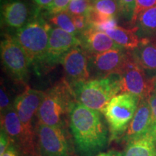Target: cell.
Segmentation results:
<instances>
[{
    "label": "cell",
    "mask_w": 156,
    "mask_h": 156,
    "mask_svg": "<svg viewBox=\"0 0 156 156\" xmlns=\"http://www.w3.org/2000/svg\"><path fill=\"white\" fill-rule=\"evenodd\" d=\"M93 4L91 0H71L67 11L72 16L84 15L86 16Z\"/></svg>",
    "instance_id": "603a6c76"
},
{
    "label": "cell",
    "mask_w": 156,
    "mask_h": 156,
    "mask_svg": "<svg viewBox=\"0 0 156 156\" xmlns=\"http://www.w3.org/2000/svg\"><path fill=\"white\" fill-rule=\"evenodd\" d=\"M92 4L98 12L104 15L116 17L120 13L119 4L114 0H97Z\"/></svg>",
    "instance_id": "7402d4cb"
},
{
    "label": "cell",
    "mask_w": 156,
    "mask_h": 156,
    "mask_svg": "<svg viewBox=\"0 0 156 156\" xmlns=\"http://www.w3.org/2000/svg\"><path fill=\"white\" fill-rule=\"evenodd\" d=\"M61 64L70 86L90 80L89 55L82 46H77L68 51L62 58Z\"/></svg>",
    "instance_id": "8fae6325"
},
{
    "label": "cell",
    "mask_w": 156,
    "mask_h": 156,
    "mask_svg": "<svg viewBox=\"0 0 156 156\" xmlns=\"http://www.w3.org/2000/svg\"><path fill=\"white\" fill-rule=\"evenodd\" d=\"M73 20L80 35L86 30L90 25L86 16L84 15H74L73 16Z\"/></svg>",
    "instance_id": "83f0119b"
},
{
    "label": "cell",
    "mask_w": 156,
    "mask_h": 156,
    "mask_svg": "<svg viewBox=\"0 0 156 156\" xmlns=\"http://www.w3.org/2000/svg\"><path fill=\"white\" fill-rule=\"evenodd\" d=\"M97 156H123L122 154L116 151H110L108 152L99 153Z\"/></svg>",
    "instance_id": "1f68e13d"
},
{
    "label": "cell",
    "mask_w": 156,
    "mask_h": 156,
    "mask_svg": "<svg viewBox=\"0 0 156 156\" xmlns=\"http://www.w3.org/2000/svg\"><path fill=\"white\" fill-rule=\"evenodd\" d=\"M69 126L76 148L83 156H93L106 147L108 131L100 112L76 102L69 114Z\"/></svg>",
    "instance_id": "6da1fadb"
},
{
    "label": "cell",
    "mask_w": 156,
    "mask_h": 156,
    "mask_svg": "<svg viewBox=\"0 0 156 156\" xmlns=\"http://www.w3.org/2000/svg\"><path fill=\"white\" fill-rule=\"evenodd\" d=\"M71 0H54L53 2L46 8L49 15H53L67 11Z\"/></svg>",
    "instance_id": "d4e9b609"
},
{
    "label": "cell",
    "mask_w": 156,
    "mask_h": 156,
    "mask_svg": "<svg viewBox=\"0 0 156 156\" xmlns=\"http://www.w3.org/2000/svg\"><path fill=\"white\" fill-rule=\"evenodd\" d=\"M140 101L133 94L122 93L113 98L103 109L101 113L108 123L111 140L119 138L126 132Z\"/></svg>",
    "instance_id": "5b68a950"
},
{
    "label": "cell",
    "mask_w": 156,
    "mask_h": 156,
    "mask_svg": "<svg viewBox=\"0 0 156 156\" xmlns=\"http://www.w3.org/2000/svg\"><path fill=\"white\" fill-rule=\"evenodd\" d=\"M38 145L44 156H70V149L64 128L38 123Z\"/></svg>",
    "instance_id": "30bf717a"
},
{
    "label": "cell",
    "mask_w": 156,
    "mask_h": 156,
    "mask_svg": "<svg viewBox=\"0 0 156 156\" xmlns=\"http://www.w3.org/2000/svg\"><path fill=\"white\" fill-rule=\"evenodd\" d=\"M122 93H128L137 96L140 100L149 98L154 90L153 77H149L138 65L128 51V56L119 75Z\"/></svg>",
    "instance_id": "52a82bcc"
},
{
    "label": "cell",
    "mask_w": 156,
    "mask_h": 156,
    "mask_svg": "<svg viewBox=\"0 0 156 156\" xmlns=\"http://www.w3.org/2000/svg\"><path fill=\"white\" fill-rule=\"evenodd\" d=\"M2 15L7 26L19 30L25 25L28 17V9L21 1L12 0L2 5Z\"/></svg>",
    "instance_id": "e0dca14e"
},
{
    "label": "cell",
    "mask_w": 156,
    "mask_h": 156,
    "mask_svg": "<svg viewBox=\"0 0 156 156\" xmlns=\"http://www.w3.org/2000/svg\"><path fill=\"white\" fill-rule=\"evenodd\" d=\"M77 102L73 90L65 79L44 92L37 118L38 123L64 128Z\"/></svg>",
    "instance_id": "7a4b0ae2"
},
{
    "label": "cell",
    "mask_w": 156,
    "mask_h": 156,
    "mask_svg": "<svg viewBox=\"0 0 156 156\" xmlns=\"http://www.w3.org/2000/svg\"><path fill=\"white\" fill-rule=\"evenodd\" d=\"M123 156H156V134L150 130L127 142Z\"/></svg>",
    "instance_id": "ac0fdd59"
},
{
    "label": "cell",
    "mask_w": 156,
    "mask_h": 156,
    "mask_svg": "<svg viewBox=\"0 0 156 156\" xmlns=\"http://www.w3.org/2000/svg\"><path fill=\"white\" fill-rule=\"evenodd\" d=\"M95 1H97V0H91V2H92V3L94 2H95Z\"/></svg>",
    "instance_id": "d590c367"
},
{
    "label": "cell",
    "mask_w": 156,
    "mask_h": 156,
    "mask_svg": "<svg viewBox=\"0 0 156 156\" xmlns=\"http://www.w3.org/2000/svg\"><path fill=\"white\" fill-rule=\"evenodd\" d=\"M51 28L48 23L38 17L17 30L15 38L37 71L41 69L46 56Z\"/></svg>",
    "instance_id": "277c9868"
},
{
    "label": "cell",
    "mask_w": 156,
    "mask_h": 156,
    "mask_svg": "<svg viewBox=\"0 0 156 156\" xmlns=\"http://www.w3.org/2000/svg\"><path fill=\"white\" fill-rule=\"evenodd\" d=\"M76 101L87 108L101 112L119 93H121L120 76L114 75L96 78L72 86Z\"/></svg>",
    "instance_id": "3957f363"
},
{
    "label": "cell",
    "mask_w": 156,
    "mask_h": 156,
    "mask_svg": "<svg viewBox=\"0 0 156 156\" xmlns=\"http://www.w3.org/2000/svg\"><path fill=\"white\" fill-rule=\"evenodd\" d=\"M137 27L133 29H126L118 26L109 29L105 33L112 39L117 45L126 50H134L138 47L142 39L136 34Z\"/></svg>",
    "instance_id": "d6986e66"
},
{
    "label": "cell",
    "mask_w": 156,
    "mask_h": 156,
    "mask_svg": "<svg viewBox=\"0 0 156 156\" xmlns=\"http://www.w3.org/2000/svg\"><path fill=\"white\" fill-rule=\"evenodd\" d=\"M151 108L147 99L140 101L137 109L126 130L124 140L129 142L140 137L151 130Z\"/></svg>",
    "instance_id": "5bb4252c"
},
{
    "label": "cell",
    "mask_w": 156,
    "mask_h": 156,
    "mask_svg": "<svg viewBox=\"0 0 156 156\" xmlns=\"http://www.w3.org/2000/svg\"><path fill=\"white\" fill-rule=\"evenodd\" d=\"M137 28L147 36L156 35V6L143 11L137 20Z\"/></svg>",
    "instance_id": "ffe728a7"
},
{
    "label": "cell",
    "mask_w": 156,
    "mask_h": 156,
    "mask_svg": "<svg viewBox=\"0 0 156 156\" xmlns=\"http://www.w3.org/2000/svg\"><path fill=\"white\" fill-rule=\"evenodd\" d=\"M80 39L82 48L89 56L122 48L104 31L98 30L93 25H89L88 28L82 33Z\"/></svg>",
    "instance_id": "4fadbf2b"
},
{
    "label": "cell",
    "mask_w": 156,
    "mask_h": 156,
    "mask_svg": "<svg viewBox=\"0 0 156 156\" xmlns=\"http://www.w3.org/2000/svg\"><path fill=\"white\" fill-rule=\"evenodd\" d=\"M12 106L10 105L9 95L6 92L5 87L3 85L1 86L0 90V108H1V114H3L6 111L8 110Z\"/></svg>",
    "instance_id": "f1b7e54d"
},
{
    "label": "cell",
    "mask_w": 156,
    "mask_h": 156,
    "mask_svg": "<svg viewBox=\"0 0 156 156\" xmlns=\"http://www.w3.org/2000/svg\"><path fill=\"white\" fill-rule=\"evenodd\" d=\"M119 7L120 13L126 19L132 20L135 9V0H121Z\"/></svg>",
    "instance_id": "484cf974"
},
{
    "label": "cell",
    "mask_w": 156,
    "mask_h": 156,
    "mask_svg": "<svg viewBox=\"0 0 156 156\" xmlns=\"http://www.w3.org/2000/svg\"><path fill=\"white\" fill-rule=\"evenodd\" d=\"M77 46H81L80 38L62 29L51 26L49 31L47 51L41 67L50 68L61 63L64 56Z\"/></svg>",
    "instance_id": "9c48e42d"
},
{
    "label": "cell",
    "mask_w": 156,
    "mask_h": 156,
    "mask_svg": "<svg viewBox=\"0 0 156 156\" xmlns=\"http://www.w3.org/2000/svg\"><path fill=\"white\" fill-rule=\"evenodd\" d=\"M48 22L54 26H57L66 32L77 36L79 33L77 32L73 20V16L69 14V12L64 11L58 14L51 15Z\"/></svg>",
    "instance_id": "44dd1931"
},
{
    "label": "cell",
    "mask_w": 156,
    "mask_h": 156,
    "mask_svg": "<svg viewBox=\"0 0 156 156\" xmlns=\"http://www.w3.org/2000/svg\"><path fill=\"white\" fill-rule=\"evenodd\" d=\"M34 1L39 7L46 9L51 5L54 0H34Z\"/></svg>",
    "instance_id": "4dcf8cb0"
},
{
    "label": "cell",
    "mask_w": 156,
    "mask_h": 156,
    "mask_svg": "<svg viewBox=\"0 0 156 156\" xmlns=\"http://www.w3.org/2000/svg\"><path fill=\"white\" fill-rule=\"evenodd\" d=\"M154 79V90H156V76L153 77Z\"/></svg>",
    "instance_id": "836d02e7"
},
{
    "label": "cell",
    "mask_w": 156,
    "mask_h": 156,
    "mask_svg": "<svg viewBox=\"0 0 156 156\" xmlns=\"http://www.w3.org/2000/svg\"><path fill=\"white\" fill-rule=\"evenodd\" d=\"M1 57L4 66L15 80L26 81L30 63L16 39L5 37L1 42Z\"/></svg>",
    "instance_id": "ba28073f"
},
{
    "label": "cell",
    "mask_w": 156,
    "mask_h": 156,
    "mask_svg": "<svg viewBox=\"0 0 156 156\" xmlns=\"http://www.w3.org/2000/svg\"><path fill=\"white\" fill-rule=\"evenodd\" d=\"M132 54L138 65L148 77L156 76V44L147 38H142L138 47L132 51Z\"/></svg>",
    "instance_id": "2e32d148"
},
{
    "label": "cell",
    "mask_w": 156,
    "mask_h": 156,
    "mask_svg": "<svg viewBox=\"0 0 156 156\" xmlns=\"http://www.w3.org/2000/svg\"><path fill=\"white\" fill-rule=\"evenodd\" d=\"M150 106L151 108V114H152V124L151 130L153 133L156 134V90H154L150 95L148 98Z\"/></svg>",
    "instance_id": "4316f807"
},
{
    "label": "cell",
    "mask_w": 156,
    "mask_h": 156,
    "mask_svg": "<svg viewBox=\"0 0 156 156\" xmlns=\"http://www.w3.org/2000/svg\"><path fill=\"white\" fill-rule=\"evenodd\" d=\"M114 1H116V2H118L119 4H120V1H121V0H114Z\"/></svg>",
    "instance_id": "e575fe53"
},
{
    "label": "cell",
    "mask_w": 156,
    "mask_h": 156,
    "mask_svg": "<svg viewBox=\"0 0 156 156\" xmlns=\"http://www.w3.org/2000/svg\"><path fill=\"white\" fill-rule=\"evenodd\" d=\"M1 156H19L16 150L12 146H9L5 153Z\"/></svg>",
    "instance_id": "d6a6232c"
},
{
    "label": "cell",
    "mask_w": 156,
    "mask_h": 156,
    "mask_svg": "<svg viewBox=\"0 0 156 156\" xmlns=\"http://www.w3.org/2000/svg\"><path fill=\"white\" fill-rule=\"evenodd\" d=\"M1 129L6 132L12 142L17 143L25 153H28L24 129L14 106L1 114Z\"/></svg>",
    "instance_id": "9a60e30c"
},
{
    "label": "cell",
    "mask_w": 156,
    "mask_h": 156,
    "mask_svg": "<svg viewBox=\"0 0 156 156\" xmlns=\"http://www.w3.org/2000/svg\"><path fill=\"white\" fill-rule=\"evenodd\" d=\"M12 142L11 140L6 134V132L3 129H1L0 134V156L2 155L5 153L7 148L9 147V144Z\"/></svg>",
    "instance_id": "f546056e"
},
{
    "label": "cell",
    "mask_w": 156,
    "mask_h": 156,
    "mask_svg": "<svg viewBox=\"0 0 156 156\" xmlns=\"http://www.w3.org/2000/svg\"><path fill=\"white\" fill-rule=\"evenodd\" d=\"M44 96V92L43 91L27 87L24 92L16 98L13 105L24 129L28 153L31 155H34L35 153L34 121L35 117H37Z\"/></svg>",
    "instance_id": "8992f818"
},
{
    "label": "cell",
    "mask_w": 156,
    "mask_h": 156,
    "mask_svg": "<svg viewBox=\"0 0 156 156\" xmlns=\"http://www.w3.org/2000/svg\"><path fill=\"white\" fill-rule=\"evenodd\" d=\"M156 0H135V9H134L132 23L135 24L139 15L146 9L155 7Z\"/></svg>",
    "instance_id": "cb8c5ba5"
},
{
    "label": "cell",
    "mask_w": 156,
    "mask_h": 156,
    "mask_svg": "<svg viewBox=\"0 0 156 156\" xmlns=\"http://www.w3.org/2000/svg\"><path fill=\"white\" fill-rule=\"evenodd\" d=\"M124 49L117 48L89 56V67H92L97 78L120 75L128 56V51Z\"/></svg>",
    "instance_id": "7c38bea8"
}]
</instances>
